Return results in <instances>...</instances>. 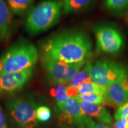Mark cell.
I'll use <instances>...</instances> for the list:
<instances>
[{
	"label": "cell",
	"mask_w": 128,
	"mask_h": 128,
	"mask_svg": "<svg viewBox=\"0 0 128 128\" xmlns=\"http://www.w3.org/2000/svg\"><path fill=\"white\" fill-rule=\"evenodd\" d=\"M42 58L66 63L86 62L92 52V42L88 36L80 30L56 33L42 44Z\"/></svg>",
	"instance_id": "cell-1"
},
{
	"label": "cell",
	"mask_w": 128,
	"mask_h": 128,
	"mask_svg": "<svg viewBox=\"0 0 128 128\" xmlns=\"http://www.w3.org/2000/svg\"><path fill=\"white\" fill-rule=\"evenodd\" d=\"M38 59V52L28 40L18 41L9 47L0 58V73L11 74L34 67Z\"/></svg>",
	"instance_id": "cell-2"
},
{
	"label": "cell",
	"mask_w": 128,
	"mask_h": 128,
	"mask_svg": "<svg viewBox=\"0 0 128 128\" xmlns=\"http://www.w3.org/2000/svg\"><path fill=\"white\" fill-rule=\"evenodd\" d=\"M63 2L61 0H46L30 10L25 27L31 34L46 31L55 26L60 18Z\"/></svg>",
	"instance_id": "cell-3"
},
{
	"label": "cell",
	"mask_w": 128,
	"mask_h": 128,
	"mask_svg": "<svg viewBox=\"0 0 128 128\" xmlns=\"http://www.w3.org/2000/svg\"><path fill=\"white\" fill-rule=\"evenodd\" d=\"M6 107L22 128H34L36 126V106L32 99L12 98L6 103Z\"/></svg>",
	"instance_id": "cell-4"
},
{
	"label": "cell",
	"mask_w": 128,
	"mask_h": 128,
	"mask_svg": "<svg viewBox=\"0 0 128 128\" xmlns=\"http://www.w3.org/2000/svg\"><path fill=\"white\" fill-rule=\"evenodd\" d=\"M92 81L108 87L128 76V70L124 65L108 60H97L92 64L90 71Z\"/></svg>",
	"instance_id": "cell-5"
},
{
	"label": "cell",
	"mask_w": 128,
	"mask_h": 128,
	"mask_svg": "<svg viewBox=\"0 0 128 128\" xmlns=\"http://www.w3.org/2000/svg\"><path fill=\"white\" fill-rule=\"evenodd\" d=\"M86 62L69 64L52 59L42 58V65L49 79L55 84H68L84 66Z\"/></svg>",
	"instance_id": "cell-6"
},
{
	"label": "cell",
	"mask_w": 128,
	"mask_h": 128,
	"mask_svg": "<svg viewBox=\"0 0 128 128\" xmlns=\"http://www.w3.org/2000/svg\"><path fill=\"white\" fill-rule=\"evenodd\" d=\"M97 51L101 54H117L124 45V39L119 30L108 25H97L93 28Z\"/></svg>",
	"instance_id": "cell-7"
},
{
	"label": "cell",
	"mask_w": 128,
	"mask_h": 128,
	"mask_svg": "<svg viewBox=\"0 0 128 128\" xmlns=\"http://www.w3.org/2000/svg\"><path fill=\"white\" fill-rule=\"evenodd\" d=\"M61 112L60 120V124H74L79 128H87L92 120L87 116L81 109L79 103L74 98L58 104Z\"/></svg>",
	"instance_id": "cell-8"
},
{
	"label": "cell",
	"mask_w": 128,
	"mask_h": 128,
	"mask_svg": "<svg viewBox=\"0 0 128 128\" xmlns=\"http://www.w3.org/2000/svg\"><path fill=\"white\" fill-rule=\"evenodd\" d=\"M33 72V67L11 74L0 73V88L6 92H12L22 88Z\"/></svg>",
	"instance_id": "cell-9"
},
{
	"label": "cell",
	"mask_w": 128,
	"mask_h": 128,
	"mask_svg": "<svg viewBox=\"0 0 128 128\" xmlns=\"http://www.w3.org/2000/svg\"><path fill=\"white\" fill-rule=\"evenodd\" d=\"M106 104L119 108L128 100V76L107 87Z\"/></svg>",
	"instance_id": "cell-10"
},
{
	"label": "cell",
	"mask_w": 128,
	"mask_h": 128,
	"mask_svg": "<svg viewBox=\"0 0 128 128\" xmlns=\"http://www.w3.org/2000/svg\"><path fill=\"white\" fill-rule=\"evenodd\" d=\"M12 31V15L9 8L5 0H0V44L10 39Z\"/></svg>",
	"instance_id": "cell-11"
},
{
	"label": "cell",
	"mask_w": 128,
	"mask_h": 128,
	"mask_svg": "<svg viewBox=\"0 0 128 128\" xmlns=\"http://www.w3.org/2000/svg\"><path fill=\"white\" fill-rule=\"evenodd\" d=\"M77 101L81 109L87 116L95 118L103 124H110L112 122L111 115L102 104L88 103L80 100Z\"/></svg>",
	"instance_id": "cell-12"
},
{
	"label": "cell",
	"mask_w": 128,
	"mask_h": 128,
	"mask_svg": "<svg viewBox=\"0 0 128 128\" xmlns=\"http://www.w3.org/2000/svg\"><path fill=\"white\" fill-rule=\"evenodd\" d=\"M92 66V63L90 61L86 62L81 70L69 82L68 86L77 88L83 83L92 81V80L90 76Z\"/></svg>",
	"instance_id": "cell-13"
},
{
	"label": "cell",
	"mask_w": 128,
	"mask_h": 128,
	"mask_svg": "<svg viewBox=\"0 0 128 128\" xmlns=\"http://www.w3.org/2000/svg\"><path fill=\"white\" fill-rule=\"evenodd\" d=\"M7 2L14 14L23 16L32 9L34 0H7Z\"/></svg>",
	"instance_id": "cell-14"
},
{
	"label": "cell",
	"mask_w": 128,
	"mask_h": 128,
	"mask_svg": "<svg viewBox=\"0 0 128 128\" xmlns=\"http://www.w3.org/2000/svg\"><path fill=\"white\" fill-rule=\"evenodd\" d=\"M106 89L107 87L100 86L92 81L88 82L83 83L77 87L78 95L95 93L104 96Z\"/></svg>",
	"instance_id": "cell-15"
},
{
	"label": "cell",
	"mask_w": 128,
	"mask_h": 128,
	"mask_svg": "<svg viewBox=\"0 0 128 128\" xmlns=\"http://www.w3.org/2000/svg\"><path fill=\"white\" fill-rule=\"evenodd\" d=\"M94 0H64L63 12L68 14L87 7Z\"/></svg>",
	"instance_id": "cell-16"
},
{
	"label": "cell",
	"mask_w": 128,
	"mask_h": 128,
	"mask_svg": "<svg viewBox=\"0 0 128 128\" xmlns=\"http://www.w3.org/2000/svg\"><path fill=\"white\" fill-rule=\"evenodd\" d=\"M104 6L114 14H121L128 9V0H104Z\"/></svg>",
	"instance_id": "cell-17"
},
{
	"label": "cell",
	"mask_w": 128,
	"mask_h": 128,
	"mask_svg": "<svg viewBox=\"0 0 128 128\" xmlns=\"http://www.w3.org/2000/svg\"><path fill=\"white\" fill-rule=\"evenodd\" d=\"M66 87L64 84H58L50 89V96L55 99L57 104L64 103L69 98L66 92Z\"/></svg>",
	"instance_id": "cell-18"
},
{
	"label": "cell",
	"mask_w": 128,
	"mask_h": 128,
	"mask_svg": "<svg viewBox=\"0 0 128 128\" xmlns=\"http://www.w3.org/2000/svg\"><path fill=\"white\" fill-rule=\"evenodd\" d=\"M76 100H80L88 103L97 104H106V98L104 96L98 94H87L77 95L74 97Z\"/></svg>",
	"instance_id": "cell-19"
},
{
	"label": "cell",
	"mask_w": 128,
	"mask_h": 128,
	"mask_svg": "<svg viewBox=\"0 0 128 128\" xmlns=\"http://www.w3.org/2000/svg\"><path fill=\"white\" fill-rule=\"evenodd\" d=\"M36 118L38 120L45 122L50 119L51 111L47 106H42L36 108Z\"/></svg>",
	"instance_id": "cell-20"
},
{
	"label": "cell",
	"mask_w": 128,
	"mask_h": 128,
	"mask_svg": "<svg viewBox=\"0 0 128 128\" xmlns=\"http://www.w3.org/2000/svg\"><path fill=\"white\" fill-rule=\"evenodd\" d=\"M128 116V100L118 108L114 114V118L116 120L126 118Z\"/></svg>",
	"instance_id": "cell-21"
},
{
	"label": "cell",
	"mask_w": 128,
	"mask_h": 128,
	"mask_svg": "<svg viewBox=\"0 0 128 128\" xmlns=\"http://www.w3.org/2000/svg\"><path fill=\"white\" fill-rule=\"evenodd\" d=\"M0 128H8L6 116L1 106H0Z\"/></svg>",
	"instance_id": "cell-22"
},
{
	"label": "cell",
	"mask_w": 128,
	"mask_h": 128,
	"mask_svg": "<svg viewBox=\"0 0 128 128\" xmlns=\"http://www.w3.org/2000/svg\"><path fill=\"white\" fill-rule=\"evenodd\" d=\"M66 92L69 98H74L78 95L77 88L71 87V86H67Z\"/></svg>",
	"instance_id": "cell-23"
},
{
	"label": "cell",
	"mask_w": 128,
	"mask_h": 128,
	"mask_svg": "<svg viewBox=\"0 0 128 128\" xmlns=\"http://www.w3.org/2000/svg\"><path fill=\"white\" fill-rule=\"evenodd\" d=\"M87 128H111L109 126L106 125V124H100V123H98V124H97L95 122L92 120L91 124H89Z\"/></svg>",
	"instance_id": "cell-24"
},
{
	"label": "cell",
	"mask_w": 128,
	"mask_h": 128,
	"mask_svg": "<svg viewBox=\"0 0 128 128\" xmlns=\"http://www.w3.org/2000/svg\"><path fill=\"white\" fill-rule=\"evenodd\" d=\"M124 20H125V23L127 26L128 27V9L126 12L125 14V18H124Z\"/></svg>",
	"instance_id": "cell-25"
},
{
	"label": "cell",
	"mask_w": 128,
	"mask_h": 128,
	"mask_svg": "<svg viewBox=\"0 0 128 128\" xmlns=\"http://www.w3.org/2000/svg\"><path fill=\"white\" fill-rule=\"evenodd\" d=\"M1 91H2V90H1V88H0V93H1Z\"/></svg>",
	"instance_id": "cell-26"
},
{
	"label": "cell",
	"mask_w": 128,
	"mask_h": 128,
	"mask_svg": "<svg viewBox=\"0 0 128 128\" xmlns=\"http://www.w3.org/2000/svg\"><path fill=\"white\" fill-rule=\"evenodd\" d=\"M70 128V127H66V128Z\"/></svg>",
	"instance_id": "cell-27"
}]
</instances>
